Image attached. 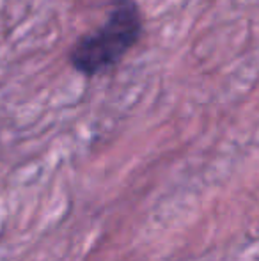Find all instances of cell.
<instances>
[{
  "mask_svg": "<svg viewBox=\"0 0 259 261\" xmlns=\"http://www.w3.org/2000/svg\"><path fill=\"white\" fill-rule=\"evenodd\" d=\"M144 16L135 0H112L100 27L80 36L69 48L68 61L76 73L98 76L114 69L140 41Z\"/></svg>",
  "mask_w": 259,
  "mask_h": 261,
  "instance_id": "cell-1",
  "label": "cell"
}]
</instances>
